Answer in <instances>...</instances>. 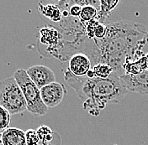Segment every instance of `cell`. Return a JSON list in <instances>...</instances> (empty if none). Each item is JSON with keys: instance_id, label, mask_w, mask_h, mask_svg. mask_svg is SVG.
I'll return each instance as SVG.
<instances>
[{"instance_id": "6", "label": "cell", "mask_w": 148, "mask_h": 145, "mask_svg": "<svg viewBox=\"0 0 148 145\" xmlns=\"http://www.w3.org/2000/svg\"><path fill=\"white\" fill-rule=\"evenodd\" d=\"M67 90L62 83L53 82L40 89L42 100L47 108H55L63 100Z\"/></svg>"}, {"instance_id": "15", "label": "cell", "mask_w": 148, "mask_h": 145, "mask_svg": "<svg viewBox=\"0 0 148 145\" xmlns=\"http://www.w3.org/2000/svg\"><path fill=\"white\" fill-rule=\"evenodd\" d=\"M119 3H120V1H118V0H112V1L101 0L99 11H101L102 13H103L107 16H110L111 14V12L117 8Z\"/></svg>"}, {"instance_id": "4", "label": "cell", "mask_w": 148, "mask_h": 145, "mask_svg": "<svg viewBox=\"0 0 148 145\" xmlns=\"http://www.w3.org/2000/svg\"><path fill=\"white\" fill-rule=\"evenodd\" d=\"M0 106L7 109L11 115L20 114L27 110L26 100L14 76L1 81Z\"/></svg>"}, {"instance_id": "11", "label": "cell", "mask_w": 148, "mask_h": 145, "mask_svg": "<svg viewBox=\"0 0 148 145\" xmlns=\"http://www.w3.org/2000/svg\"><path fill=\"white\" fill-rule=\"evenodd\" d=\"M38 6H39L38 7L39 12L47 18L54 22H59L62 20V13L56 4L43 5L42 3H39Z\"/></svg>"}, {"instance_id": "16", "label": "cell", "mask_w": 148, "mask_h": 145, "mask_svg": "<svg viewBox=\"0 0 148 145\" xmlns=\"http://www.w3.org/2000/svg\"><path fill=\"white\" fill-rule=\"evenodd\" d=\"M11 113L9 112L7 109L0 106V128L1 132L9 128L10 121H11Z\"/></svg>"}, {"instance_id": "7", "label": "cell", "mask_w": 148, "mask_h": 145, "mask_svg": "<svg viewBox=\"0 0 148 145\" xmlns=\"http://www.w3.org/2000/svg\"><path fill=\"white\" fill-rule=\"evenodd\" d=\"M29 78L34 82L37 86L41 89L47 85L56 82L54 72L46 65H36L30 66L26 70Z\"/></svg>"}, {"instance_id": "12", "label": "cell", "mask_w": 148, "mask_h": 145, "mask_svg": "<svg viewBox=\"0 0 148 145\" xmlns=\"http://www.w3.org/2000/svg\"><path fill=\"white\" fill-rule=\"evenodd\" d=\"M92 70L94 72L95 77L101 79H108L110 78L112 74L115 71L114 68L111 65L105 63H99L92 65Z\"/></svg>"}, {"instance_id": "10", "label": "cell", "mask_w": 148, "mask_h": 145, "mask_svg": "<svg viewBox=\"0 0 148 145\" xmlns=\"http://www.w3.org/2000/svg\"><path fill=\"white\" fill-rule=\"evenodd\" d=\"M2 145H27L25 132L18 127H9L1 132Z\"/></svg>"}, {"instance_id": "3", "label": "cell", "mask_w": 148, "mask_h": 145, "mask_svg": "<svg viewBox=\"0 0 148 145\" xmlns=\"http://www.w3.org/2000/svg\"><path fill=\"white\" fill-rule=\"evenodd\" d=\"M14 77L19 85L25 98L27 103V111L36 117L46 115L48 108L41 97L40 89L29 78L27 71L24 69H18L14 74Z\"/></svg>"}, {"instance_id": "19", "label": "cell", "mask_w": 148, "mask_h": 145, "mask_svg": "<svg viewBox=\"0 0 148 145\" xmlns=\"http://www.w3.org/2000/svg\"><path fill=\"white\" fill-rule=\"evenodd\" d=\"M39 145H49V144H46V143L42 142V141H40V144H39Z\"/></svg>"}, {"instance_id": "1", "label": "cell", "mask_w": 148, "mask_h": 145, "mask_svg": "<svg viewBox=\"0 0 148 145\" xmlns=\"http://www.w3.org/2000/svg\"><path fill=\"white\" fill-rule=\"evenodd\" d=\"M106 25L105 37L101 40L92 39L88 57L94 65H110L120 76L125 61L148 40V32L144 25L130 21L113 22Z\"/></svg>"}, {"instance_id": "18", "label": "cell", "mask_w": 148, "mask_h": 145, "mask_svg": "<svg viewBox=\"0 0 148 145\" xmlns=\"http://www.w3.org/2000/svg\"><path fill=\"white\" fill-rule=\"evenodd\" d=\"M81 11H82V7L76 4L75 2H74V4L69 9V13H70V15L73 18H79L80 16V14H81Z\"/></svg>"}, {"instance_id": "9", "label": "cell", "mask_w": 148, "mask_h": 145, "mask_svg": "<svg viewBox=\"0 0 148 145\" xmlns=\"http://www.w3.org/2000/svg\"><path fill=\"white\" fill-rule=\"evenodd\" d=\"M40 39L39 41L48 47V50L51 54H55L58 50L59 46L62 45V34L59 33L57 29L53 26L48 25V27L42 28L40 30Z\"/></svg>"}, {"instance_id": "5", "label": "cell", "mask_w": 148, "mask_h": 145, "mask_svg": "<svg viewBox=\"0 0 148 145\" xmlns=\"http://www.w3.org/2000/svg\"><path fill=\"white\" fill-rule=\"evenodd\" d=\"M120 77L128 91L148 94V69L136 75H121Z\"/></svg>"}, {"instance_id": "8", "label": "cell", "mask_w": 148, "mask_h": 145, "mask_svg": "<svg viewBox=\"0 0 148 145\" xmlns=\"http://www.w3.org/2000/svg\"><path fill=\"white\" fill-rule=\"evenodd\" d=\"M92 61L84 53L78 52L74 54L68 61V70L73 75L83 77L86 76L88 72L92 69Z\"/></svg>"}, {"instance_id": "17", "label": "cell", "mask_w": 148, "mask_h": 145, "mask_svg": "<svg viewBox=\"0 0 148 145\" xmlns=\"http://www.w3.org/2000/svg\"><path fill=\"white\" fill-rule=\"evenodd\" d=\"M26 137V143L27 145H39L40 139L37 133L36 130L34 129H28L25 132Z\"/></svg>"}, {"instance_id": "13", "label": "cell", "mask_w": 148, "mask_h": 145, "mask_svg": "<svg viewBox=\"0 0 148 145\" xmlns=\"http://www.w3.org/2000/svg\"><path fill=\"white\" fill-rule=\"evenodd\" d=\"M36 131L40 141L46 143L48 144L55 145L53 143V140H55V135L56 133L51 130V127L46 125H42L38 127Z\"/></svg>"}, {"instance_id": "14", "label": "cell", "mask_w": 148, "mask_h": 145, "mask_svg": "<svg viewBox=\"0 0 148 145\" xmlns=\"http://www.w3.org/2000/svg\"><path fill=\"white\" fill-rule=\"evenodd\" d=\"M99 14V10L92 6H84L82 7V11L79 16V19L83 24H86L92 19H95Z\"/></svg>"}, {"instance_id": "20", "label": "cell", "mask_w": 148, "mask_h": 145, "mask_svg": "<svg viewBox=\"0 0 148 145\" xmlns=\"http://www.w3.org/2000/svg\"><path fill=\"white\" fill-rule=\"evenodd\" d=\"M49 145H53V144H49Z\"/></svg>"}, {"instance_id": "2", "label": "cell", "mask_w": 148, "mask_h": 145, "mask_svg": "<svg viewBox=\"0 0 148 145\" xmlns=\"http://www.w3.org/2000/svg\"><path fill=\"white\" fill-rule=\"evenodd\" d=\"M64 79L83 101V108L93 117H98L108 104L120 102L128 92L116 71L108 79H90L76 76L66 70Z\"/></svg>"}]
</instances>
